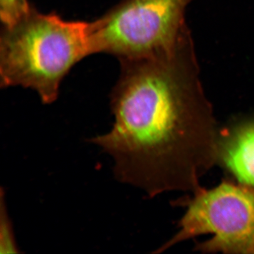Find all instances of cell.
I'll list each match as a JSON object with an SVG mask.
<instances>
[{
    "mask_svg": "<svg viewBox=\"0 0 254 254\" xmlns=\"http://www.w3.org/2000/svg\"><path fill=\"white\" fill-rule=\"evenodd\" d=\"M122 63L111 95L113 128L90 142L113 158L118 181L149 197L194 193L217 164L219 130L190 31L170 53Z\"/></svg>",
    "mask_w": 254,
    "mask_h": 254,
    "instance_id": "1",
    "label": "cell"
},
{
    "mask_svg": "<svg viewBox=\"0 0 254 254\" xmlns=\"http://www.w3.org/2000/svg\"><path fill=\"white\" fill-rule=\"evenodd\" d=\"M193 0H123L89 23L91 55L108 53L122 63L168 53L187 30L185 12Z\"/></svg>",
    "mask_w": 254,
    "mask_h": 254,
    "instance_id": "3",
    "label": "cell"
},
{
    "mask_svg": "<svg viewBox=\"0 0 254 254\" xmlns=\"http://www.w3.org/2000/svg\"><path fill=\"white\" fill-rule=\"evenodd\" d=\"M32 6L28 0H0V17L2 26L12 24L25 16Z\"/></svg>",
    "mask_w": 254,
    "mask_h": 254,
    "instance_id": "7",
    "label": "cell"
},
{
    "mask_svg": "<svg viewBox=\"0 0 254 254\" xmlns=\"http://www.w3.org/2000/svg\"><path fill=\"white\" fill-rule=\"evenodd\" d=\"M187 207L177 233L156 252L202 235L203 253L254 254V187L223 180L214 188H201L183 202Z\"/></svg>",
    "mask_w": 254,
    "mask_h": 254,
    "instance_id": "4",
    "label": "cell"
},
{
    "mask_svg": "<svg viewBox=\"0 0 254 254\" xmlns=\"http://www.w3.org/2000/svg\"><path fill=\"white\" fill-rule=\"evenodd\" d=\"M217 164L237 182L254 187V118L219 130Z\"/></svg>",
    "mask_w": 254,
    "mask_h": 254,
    "instance_id": "5",
    "label": "cell"
},
{
    "mask_svg": "<svg viewBox=\"0 0 254 254\" xmlns=\"http://www.w3.org/2000/svg\"><path fill=\"white\" fill-rule=\"evenodd\" d=\"M90 55L89 23L66 21L32 6L16 22L2 26L0 85L31 88L51 104L70 69Z\"/></svg>",
    "mask_w": 254,
    "mask_h": 254,
    "instance_id": "2",
    "label": "cell"
},
{
    "mask_svg": "<svg viewBox=\"0 0 254 254\" xmlns=\"http://www.w3.org/2000/svg\"><path fill=\"white\" fill-rule=\"evenodd\" d=\"M0 254L19 253L15 240L12 223L8 215L5 203L4 191L1 189V204H0Z\"/></svg>",
    "mask_w": 254,
    "mask_h": 254,
    "instance_id": "6",
    "label": "cell"
}]
</instances>
